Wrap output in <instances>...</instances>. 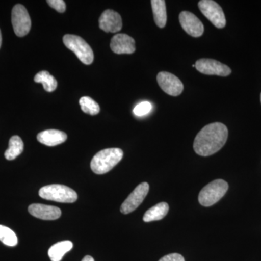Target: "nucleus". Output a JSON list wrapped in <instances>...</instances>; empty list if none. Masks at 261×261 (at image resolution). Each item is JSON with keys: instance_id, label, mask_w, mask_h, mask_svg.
Listing matches in <instances>:
<instances>
[{"instance_id": "obj_19", "label": "nucleus", "mask_w": 261, "mask_h": 261, "mask_svg": "<svg viewBox=\"0 0 261 261\" xmlns=\"http://www.w3.org/2000/svg\"><path fill=\"white\" fill-rule=\"evenodd\" d=\"M23 142L18 136H13L9 141V147L5 151V157L8 161H13L23 152Z\"/></svg>"}, {"instance_id": "obj_23", "label": "nucleus", "mask_w": 261, "mask_h": 261, "mask_svg": "<svg viewBox=\"0 0 261 261\" xmlns=\"http://www.w3.org/2000/svg\"><path fill=\"white\" fill-rule=\"evenodd\" d=\"M152 109V103L148 102V101H144V102L139 103V104L134 108L133 113L135 116L142 117L148 114V113L151 112Z\"/></svg>"}, {"instance_id": "obj_14", "label": "nucleus", "mask_w": 261, "mask_h": 261, "mask_svg": "<svg viewBox=\"0 0 261 261\" xmlns=\"http://www.w3.org/2000/svg\"><path fill=\"white\" fill-rule=\"evenodd\" d=\"M29 212L34 217L42 220L58 219L62 214L58 207L43 204H32L29 207Z\"/></svg>"}, {"instance_id": "obj_26", "label": "nucleus", "mask_w": 261, "mask_h": 261, "mask_svg": "<svg viewBox=\"0 0 261 261\" xmlns=\"http://www.w3.org/2000/svg\"><path fill=\"white\" fill-rule=\"evenodd\" d=\"M82 261H94V260L93 257L90 256V255H87V256L84 257Z\"/></svg>"}, {"instance_id": "obj_12", "label": "nucleus", "mask_w": 261, "mask_h": 261, "mask_svg": "<svg viewBox=\"0 0 261 261\" xmlns=\"http://www.w3.org/2000/svg\"><path fill=\"white\" fill-rule=\"evenodd\" d=\"M99 27L105 32H120L123 27L121 15L114 10H106L99 18Z\"/></svg>"}, {"instance_id": "obj_18", "label": "nucleus", "mask_w": 261, "mask_h": 261, "mask_svg": "<svg viewBox=\"0 0 261 261\" xmlns=\"http://www.w3.org/2000/svg\"><path fill=\"white\" fill-rule=\"evenodd\" d=\"M73 243L68 240L59 242L49 248L48 255L51 261H61L63 256L73 248Z\"/></svg>"}, {"instance_id": "obj_15", "label": "nucleus", "mask_w": 261, "mask_h": 261, "mask_svg": "<svg viewBox=\"0 0 261 261\" xmlns=\"http://www.w3.org/2000/svg\"><path fill=\"white\" fill-rule=\"evenodd\" d=\"M67 140V135L65 132L56 129L43 130L37 135V140L43 145L54 147L61 145Z\"/></svg>"}, {"instance_id": "obj_27", "label": "nucleus", "mask_w": 261, "mask_h": 261, "mask_svg": "<svg viewBox=\"0 0 261 261\" xmlns=\"http://www.w3.org/2000/svg\"><path fill=\"white\" fill-rule=\"evenodd\" d=\"M2 40H3V39H2V33L1 30H0V47H1L2 45Z\"/></svg>"}, {"instance_id": "obj_28", "label": "nucleus", "mask_w": 261, "mask_h": 261, "mask_svg": "<svg viewBox=\"0 0 261 261\" xmlns=\"http://www.w3.org/2000/svg\"><path fill=\"white\" fill-rule=\"evenodd\" d=\"M260 102H261V94H260Z\"/></svg>"}, {"instance_id": "obj_7", "label": "nucleus", "mask_w": 261, "mask_h": 261, "mask_svg": "<svg viewBox=\"0 0 261 261\" xmlns=\"http://www.w3.org/2000/svg\"><path fill=\"white\" fill-rule=\"evenodd\" d=\"M198 7L201 13L215 25L216 28H224L226 24L224 11L221 6L212 0H201Z\"/></svg>"}, {"instance_id": "obj_9", "label": "nucleus", "mask_w": 261, "mask_h": 261, "mask_svg": "<svg viewBox=\"0 0 261 261\" xmlns=\"http://www.w3.org/2000/svg\"><path fill=\"white\" fill-rule=\"evenodd\" d=\"M195 65L196 69L202 74L228 76L231 73V70L227 65L216 60L202 58L196 61Z\"/></svg>"}, {"instance_id": "obj_4", "label": "nucleus", "mask_w": 261, "mask_h": 261, "mask_svg": "<svg viewBox=\"0 0 261 261\" xmlns=\"http://www.w3.org/2000/svg\"><path fill=\"white\" fill-rule=\"evenodd\" d=\"M39 194L44 200L64 203H73L78 198V195L74 190L61 185H51L43 187L39 190Z\"/></svg>"}, {"instance_id": "obj_3", "label": "nucleus", "mask_w": 261, "mask_h": 261, "mask_svg": "<svg viewBox=\"0 0 261 261\" xmlns=\"http://www.w3.org/2000/svg\"><path fill=\"white\" fill-rule=\"evenodd\" d=\"M228 189V183L224 180H214L201 190L199 194V202L205 207L214 205L224 197Z\"/></svg>"}, {"instance_id": "obj_25", "label": "nucleus", "mask_w": 261, "mask_h": 261, "mask_svg": "<svg viewBox=\"0 0 261 261\" xmlns=\"http://www.w3.org/2000/svg\"><path fill=\"white\" fill-rule=\"evenodd\" d=\"M159 261H185L184 257L178 253H171L165 255Z\"/></svg>"}, {"instance_id": "obj_13", "label": "nucleus", "mask_w": 261, "mask_h": 261, "mask_svg": "<svg viewBox=\"0 0 261 261\" xmlns=\"http://www.w3.org/2000/svg\"><path fill=\"white\" fill-rule=\"evenodd\" d=\"M111 48L116 54H132L136 51L135 41L127 34H116L111 39Z\"/></svg>"}, {"instance_id": "obj_17", "label": "nucleus", "mask_w": 261, "mask_h": 261, "mask_svg": "<svg viewBox=\"0 0 261 261\" xmlns=\"http://www.w3.org/2000/svg\"><path fill=\"white\" fill-rule=\"evenodd\" d=\"M169 211V206L166 202H160L149 209L144 215L143 221L145 222H151V221H159L163 219Z\"/></svg>"}, {"instance_id": "obj_20", "label": "nucleus", "mask_w": 261, "mask_h": 261, "mask_svg": "<svg viewBox=\"0 0 261 261\" xmlns=\"http://www.w3.org/2000/svg\"><path fill=\"white\" fill-rule=\"evenodd\" d=\"M34 82L42 84L44 90L48 92H54L58 87V82L55 77L46 70L39 72L34 77Z\"/></svg>"}, {"instance_id": "obj_6", "label": "nucleus", "mask_w": 261, "mask_h": 261, "mask_svg": "<svg viewBox=\"0 0 261 261\" xmlns=\"http://www.w3.org/2000/svg\"><path fill=\"white\" fill-rule=\"evenodd\" d=\"M12 24L15 34L19 37H25L32 28V20L27 8L18 4L12 10Z\"/></svg>"}, {"instance_id": "obj_11", "label": "nucleus", "mask_w": 261, "mask_h": 261, "mask_svg": "<svg viewBox=\"0 0 261 261\" xmlns=\"http://www.w3.org/2000/svg\"><path fill=\"white\" fill-rule=\"evenodd\" d=\"M179 22L182 28L193 37H200L203 34L204 25L200 19L193 13L182 11L179 14Z\"/></svg>"}, {"instance_id": "obj_22", "label": "nucleus", "mask_w": 261, "mask_h": 261, "mask_svg": "<svg viewBox=\"0 0 261 261\" xmlns=\"http://www.w3.org/2000/svg\"><path fill=\"white\" fill-rule=\"evenodd\" d=\"M80 104L82 111L87 114L95 116L100 111V108L97 102L89 97L81 98Z\"/></svg>"}, {"instance_id": "obj_21", "label": "nucleus", "mask_w": 261, "mask_h": 261, "mask_svg": "<svg viewBox=\"0 0 261 261\" xmlns=\"http://www.w3.org/2000/svg\"><path fill=\"white\" fill-rule=\"evenodd\" d=\"M0 241L7 246L15 247L18 245V238L13 230L0 225Z\"/></svg>"}, {"instance_id": "obj_16", "label": "nucleus", "mask_w": 261, "mask_h": 261, "mask_svg": "<svg viewBox=\"0 0 261 261\" xmlns=\"http://www.w3.org/2000/svg\"><path fill=\"white\" fill-rule=\"evenodd\" d=\"M151 5L156 25L159 28H164L167 22L166 2L164 0H152Z\"/></svg>"}, {"instance_id": "obj_2", "label": "nucleus", "mask_w": 261, "mask_h": 261, "mask_svg": "<svg viewBox=\"0 0 261 261\" xmlns=\"http://www.w3.org/2000/svg\"><path fill=\"white\" fill-rule=\"evenodd\" d=\"M123 152L120 148L102 149L94 156L91 168L96 174L109 172L123 159Z\"/></svg>"}, {"instance_id": "obj_5", "label": "nucleus", "mask_w": 261, "mask_h": 261, "mask_svg": "<svg viewBox=\"0 0 261 261\" xmlns=\"http://www.w3.org/2000/svg\"><path fill=\"white\" fill-rule=\"evenodd\" d=\"M63 41L65 47L73 51L84 64L90 65L93 63V51L82 37L72 34H66L63 37Z\"/></svg>"}, {"instance_id": "obj_24", "label": "nucleus", "mask_w": 261, "mask_h": 261, "mask_svg": "<svg viewBox=\"0 0 261 261\" xmlns=\"http://www.w3.org/2000/svg\"><path fill=\"white\" fill-rule=\"evenodd\" d=\"M47 3L51 8H54L58 13H64L66 10V5L63 0H47Z\"/></svg>"}, {"instance_id": "obj_10", "label": "nucleus", "mask_w": 261, "mask_h": 261, "mask_svg": "<svg viewBox=\"0 0 261 261\" xmlns=\"http://www.w3.org/2000/svg\"><path fill=\"white\" fill-rule=\"evenodd\" d=\"M157 81L163 92L169 95L176 97L183 92V83L177 76L172 73L166 71L160 72L158 74Z\"/></svg>"}, {"instance_id": "obj_8", "label": "nucleus", "mask_w": 261, "mask_h": 261, "mask_svg": "<svg viewBox=\"0 0 261 261\" xmlns=\"http://www.w3.org/2000/svg\"><path fill=\"white\" fill-rule=\"evenodd\" d=\"M149 186L147 182H143L136 187L121 206V212L128 214L133 212L142 204L148 194Z\"/></svg>"}, {"instance_id": "obj_1", "label": "nucleus", "mask_w": 261, "mask_h": 261, "mask_svg": "<svg viewBox=\"0 0 261 261\" xmlns=\"http://www.w3.org/2000/svg\"><path fill=\"white\" fill-rule=\"evenodd\" d=\"M228 128L223 123H210L196 136L193 147L197 154L203 157L212 155L224 147L228 139Z\"/></svg>"}]
</instances>
